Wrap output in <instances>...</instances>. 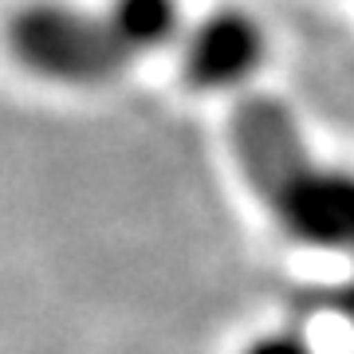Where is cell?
<instances>
[{"label": "cell", "instance_id": "cell-1", "mask_svg": "<svg viewBox=\"0 0 354 354\" xmlns=\"http://www.w3.org/2000/svg\"><path fill=\"white\" fill-rule=\"evenodd\" d=\"M232 150L248 185L276 213L288 236L315 248L354 252V174L323 169L307 153L288 106L248 95L232 111Z\"/></svg>", "mask_w": 354, "mask_h": 354}, {"label": "cell", "instance_id": "cell-2", "mask_svg": "<svg viewBox=\"0 0 354 354\" xmlns=\"http://www.w3.org/2000/svg\"><path fill=\"white\" fill-rule=\"evenodd\" d=\"M8 48L28 71L79 87L106 83L138 59L118 36L111 12L95 16L64 0L24 4L8 20Z\"/></svg>", "mask_w": 354, "mask_h": 354}, {"label": "cell", "instance_id": "cell-3", "mask_svg": "<svg viewBox=\"0 0 354 354\" xmlns=\"http://www.w3.org/2000/svg\"><path fill=\"white\" fill-rule=\"evenodd\" d=\"M264 59V32L244 12H213L185 39V75L193 87L225 91L252 75Z\"/></svg>", "mask_w": 354, "mask_h": 354}, {"label": "cell", "instance_id": "cell-4", "mask_svg": "<svg viewBox=\"0 0 354 354\" xmlns=\"http://www.w3.org/2000/svg\"><path fill=\"white\" fill-rule=\"evenodd\" d=\"M106 12L134 55H150V51L174 44L177 28H181L177 0H111Z\"/></svg>", "mask_w": 354, "mask_h": 354}, {"label": "cell", "instance_id": "cell-5", "mask_svg": "<svg viewBox=\"0 0 354 354\" xmlns=\"http://www.w3.org/2000/svg\"><path fill=\"white\" fill-rule=\"evenodd\" d=\"M248 354H315V351L304 339H295V335H272V339L256 342Z\"/></svg>", "mask_w": 354, "mask_h": 354}]
</instances>
